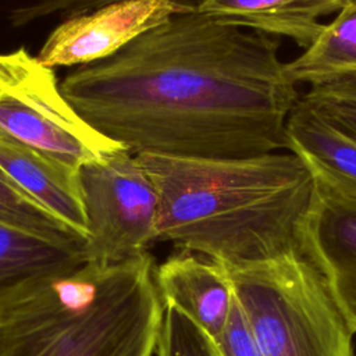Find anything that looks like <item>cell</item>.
<instances>
[{"instance_id":"6","label":"cell","mask_w":356,"mask_h":356,"mask_svg":"<svg viewBox=\"0 0 356 356\" xmlns=\"http://www.w3.org/2000/svg\"><path fill=\"white\" fill-rule=\"evenodd\" d=\"M88 260L121 261L157 241L159 195L138 154L125 146L79 167Z\"/></svg>"},{"instance_id":"14","label":"cell","mask_w":356,"mask_h":356,"mask_svg":"<svg viewBox=\"0 0 356 356\" xmlns=\"http://www.w3.org/2000/svg\"><path fill=\"white\" fill-rule=\"evenodd\" d=\"M86 260L85 248L53 242L0 221V288Z\"/></svg>"},{"instance_id":"18","label":"cell","mask_w":356,"mask_h":356,"mask_svg":"<svg viewBox=\"0 0 356 356\" xmlns=\"http://www.w3.org/2000/svg\"><path fill=\"white\" fill-rule=\"evenodd\" d=\"M118 1L124 0H21L10 11L8 19L14 28H21L56 14L71 17Z\"/></svg>"},{"instance_id":"16","label":"cell","mask_w":356,"mask_h":356,"mask_svg":"<svg viewBox=\"0 0 356 356\" xmlns=\"http://www.w3.org/2000/svg\"><path fill=\"white\" fill-rule=\"evenodd\" d=\"M156 356H221L216 342L188 316L164 303Z\"/></svg>"},{"instance_id":"13","label":"cell","mask_w":356,"mask_h":356,"mask_svg":"<svg viewBox=\"0 0 356 356\" xmlns=\"http://www.w3.org/2000/svg\"><path fill=\"white\" fill-rule=\"evenodd\" d=\"M285 71L293 83L309 86L356 72V1L345 3L335 17L324 24L316 40Z\"/></svg>"},{"instance_id":"7","label":"cell","mask_w":356,"mask_h":356,"mask_svg":"<svg viewBox=\"0 0 356 356\" xmlns=\"http://www.w3.org/2000/svg\"><path fill=\"white\" fill-rule=\"evenodd\" d=\"M302 160L313 174L314 188L299 231L300 250L318 267L356 334V191Z\"/></svg>"},{"instance_id":"10","label":"cell","mask_w":356,"mask_h":356,"mask_svg":"<svg viewBox=\"0 0 356 356\" xmlns=\"http://www.w3.org/2000/svg\"><path fill=\"white\" fill-rule=\"evenodd\" d=\"M0 172L86 241L79 168L0 138Z\"/></svg>"},{"instance_id":"8","label":"cell","mask_w":356,"mask_h":356,"mask_svg":"<svg viewBox=\"0 0 356 356\" xmlns=\"http://www.w3.org/2000/svg\"><path fill=\"white\" fill-rule=\"evenodd\" d=\"M193 10L185 0H124L67 17L42 44L38 60L50 68L82 67L108 58L171 17Z\"/></svg>"},{"instance_id":"19","label":"cell","mask_w":356,"mask_h":356,"mask_svg":"<svg viewBox=\"0 0 356 356\" xmlns=\"http://www.w3.org/2000/svg\"><path fill=\"white\" fill-rule=\"evenodd\" d=\"M216 345L221 356H263L236 299Z\"/></svg>"},{"instance_id":"20","label":"cell","mask_w":356,"mask_h":356,"mask_svg":"<svg viewBox=\"0 0 356 356\" xmlns=\"http://www.w3.org/2000/svg\"><path fill=\"white\" fill-rule=\"evenodd\" d=\"M350 1H356V0H345V3H350Z\"/></svg>"},{"instance_id":"4","label":"cell","mask_w":356,"mask_h":356,"mask_svg":"<svg viewBox=\"0 0 356 356\" xmlns=\"http://www.w3.org/2000/svg\"><path fill=\"white\" fill-rule=\"evenodd\" d=\"M225 268L263 356H353V331L305 253Z\"/></svg>"},{"instance_id":"1","label":"cell","mask_w":356,"mask_h":356,"mask_svg":"<svg viewBox=\"0 0 356 356\" xmlns=\"http://www.w3.org/2000/svg\"><path fill=\"white\" fill-rule=\"evenodd\" d=\"M281 39L191 10L61 81L74 108L135 154L246 159L288 150L300 93Z\"/></svg>"},{"instance_id":"12","label":"cell","mask_w":356,"mask_h":356,"mask_svg":"<svg viewBox=\"0 0 356 356\" xmlns=\"http://www.w3.org/2000/svg\"><path fill=\"white\" fill-rule=\"evenodd\" d=\"M288 150L356 191V136L298 100L286 122Z\"/></svg>"},{"instance_id":"17","label":"cell","mask_w":356,"mask_h":356,"mask_svg":"<svg viewBox=\"0 0 356 356\" xmlns=\"http://www.w3.org/2000/svg\"><path fill=\"white\" fill-rule=\"evenodd\" d=\"M300 100L356 136V72L312 85Z\"/></svg>"},{"instance_id":"15","label":"cell","mask_w":356,"mask_h":356,"mask_svg":"<svg viewBox=\"0 0 356 356\" xmlns=\"http://www.w3.org/2000/svg\"><path fill=\"white\" fill-rule=\"evenodd\" d=\"M0 221L53 242L85 248V238L17 188L0 172Z\"/></svg>"},{"instance_id":"3","label":"cell","mask_w":356,"mask_h":356,"mask_svg":"<svg viewBox=\"0 0 356 356\" xmlns=\"http://www.w3.org/2000/svg\"><path fill=\"white\" fill-rule=\"evenodd\" d=\"M149 252L0 288V356H153L164 303Z\"/></svg>"},{"instance_id":"2","label":"cell","mask_w":356,"mask_h":356,"mask_svg":"<svg viewBox=\"0 0 356 356\" xmlns=\"http://www.w3.org/2000/svg\"><path fill=\"white\" fill-rule=\"evenodd\" d=\"M159 195L157 241L238 267L300 250L314 178L293 152L246 159L138 154ZM302 252V250H300Z\"/></svg>"},{"instance_id":"9","label":"cell","mask_w":356,"mask_h":356,"mask_svg":"<svg viewBox=\"0 0 356 356\" xmlns=\"http://www.w3.org/2000/svg\"><path fill=\"white\" fill-rule=\"evenodd\" d=\"M154 281L163 303L188 316L214 342L220 338L235 300L221 263L181 249L156 267Z\"/></svg>"},{"instance_id":"5","label":"cell","mask_w":356,"mask_h":356,"mask_svg":"<svg viewBox=\"0 0 356 356\" xmlns=\"http://www.w3.org/2000/svg\"><path fill=\"white\" fill-rule=\"evenodd\" d=\"M0 138L76 168L124 147L74 108L54 70L25 47L0 53Z\"/></svg>"},{"instance_id":"11","label":"cell","mask_w":356,"mask_h":356,"mask_svg":"<svg viewBox=\"0 0 356 356\" xmlns=\"http://www.w3.org/2000/svg\"><path fill=\"white\" fill-rule=\"evenodd\" d=\"M195 11L214 19L306 49L320 35L321 18L337 14L345 0H193Z\"/></svg>"}]
</instances>
